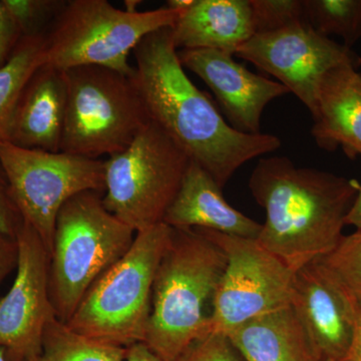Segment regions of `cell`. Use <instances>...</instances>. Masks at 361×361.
Segmentation results:
<instances>
[{"label": "cell", "mask_w": 361, "mask_h": 361, "mask_svg": "<svg viewBox=\"0 0 361 361\" xmlns=\"http://www.w3.org/2000/svg\"><path fill=\"white\" fill-rule=\"evenodd\" d=\"M0 163L23 222L35 230L49 255L59 211L80 193H104V160L65 152L0 145Z\"/></svg>", "instance_id": "9"}, {"label": "cell", "mask_w": 361, "mask_h": 361, "mask_svg": "<svg viewBox=\"0 0 361 361\" xmlns=\"http://www.w3.org/2000/svg\"><path fill=\"white\" fill-rule=\"evenodd\" d=\"M66 110L63 71L44 63L21 92L8 142L20 148L61 152Z\"/></svg>", "instance_id": "17"}, {"label": "cell", "mask_w": 361, "mask_h": 361, "mask_svg": "<svg viewBox=\"0 0 361 361\" xmlns=\"http://www.w3.org/2000/svg\"><path fill=\"white\" fill-rule=\"evenodd\" d=\"M344 361H361V306H358L356 316L355 336L350 348Z\"/></svg>", "instance_id": "31"}, {"label": "cell", "mask_w": 361, "mask_h": 361, "mask_svg": "<svg viewBox=\"0 0 361 361\" xmlns=\"http://www.w3.org/2000/svg\"><path fill=\"white\" fill-rule=\"evenodd\" d=\"M345 225L353 226L356 228V231H361V185H360L355 200L346 216Z\"/></svg>", "instance_id": "32"}, {"label": "cell", "mask_w": 361, "mask_h": 361, "mask_svg": "<svg viewBox=\"0 0 361 361\" xmlns=\"http://www.w3.org/2000/svg\"><path fill=\"white\" fill-rule=\"evenodd\" d=\"M254 35L251 0H194L172 27L177 51L219 49L235 54Z\"/></svg>", "instance_id": "18"}, {"label": "cell", "mask_w": 361, "mask_h": 361, "mask_svg": "<svg viewBox=\"0 0 361 361\" xmlns=\"http://www.w3.org/2000/svg\"><path fill=\"white\" fill-rule=\"evenodd\" d=\"M197 230L227 259L213 297L210 334L226 336L249 320L290 305L295 273L257 240Z\"/></svg>", "instance_id": "10"}, {"label": "cell", "mask_w": 361, "mask_h": 361, "mask_svg": "<svg viewBox=\"0 0 361 361\" xmlns=\"http://www.w3.org/2000/svg\"><path fill=\"white\" fill-rule=\"evenodd\" d=\"M317 361H336V360H318Z\"/></svg>", "instance_id": "36"}, {"label": "cell", "mask_w": 361, "mask_h": 361, "mask_svg": "<svg viewBox=\"0 0 361 361\" xmlns=\"http://www.w3.org/2000/svg\"><path fill=\"white\" fill-rule=\"evenodd\" d=\"M23 35L8 13L4 0H0V68L13 56Z\"/></svg>", "instance_id": "28"}, {"label": "cell", "mask_w": 361, "mask_h": 361, "mask_svg": "<svg viewBox=\"0 0 361 361\" xmlns=\"http://www.w3.org/2000/svg\"><path fill=\"white\" fill-rule=\"evenodd\" d=\"M177 361H245L224 334H210L195 341Z\"/></svg>", "instance_id": "26"}, {"label": "cell", "mask_w": 361, "mask_h": 361, "mask_svg": "<svg viewBox=\"0 0 361 361\" xmlns=\"http://www.w3.org/2000/svg\"><path fill=\"white\" fill-rule=\"evenodd\" d=\"M193 1L194 0H169L167 6L174 11H186L188 7L193 4Z\"/></svg>", "instance_id": "33"}, {"label": "cell", "mask_w": 361, "mask_h": 361, "mask_svg": "<svg viewBox=\"0 0 361 361\" xmlns=\"http://www.w3.org/2000/svg\"><path fill=\"white\" fill-rule=\"evenodd\" d=\"M63 0H4L23 37L44 35L66 6Z\"/></svg>", "instance_id": "24"}, {"label": "cell", "mask_w": 361, "mask_h": 361, "mask_svg": "<svg viewBox=\"0 0 361 361\" xmlns=\"http://www.w3.org/2000/svg\"><path fill=\"white\" fill-rule=\"evenodd\" d=\"M126 361H165L159 357L144 343L133 344L128 348Z\"/></svg>", "instance_id": "30"}, {"label": "cell", "mask_w": 361, "mask_h": 361, "mask_svg": "<svg viewBox=\"0 0 361 361\" xmlns=\"http://www.w3.org/2000/svg\"><path fill=\"white\" fill-rule=\"evenodd\" d=\"M245 361H317L291 305L249 320L226 334Z\"/></svg>", "instance_id": "19"}, {"label": "cell", "mask_w": 361, "mask_h": 361, "mask_svg": "<svg viewBox=\"0 0 361 361\" xmlns=\"http://www.w3.org/2000/svg\"><path fill=\"white\" fill-rule=\"evenodd\" d=\"M63 75L66 110L61 152L109 158L128 148L151 122L132 75L90 66Z\"/></svg>", "instance_id": "7"}, {"label": "cell", "mask_w": 361, "mask_h": 361, "mask_svg": "<svg viewBox=\"0 0 361 361\" xmlns=\"http://www.w3.org/2000/svg\"><path fill=\"white\" fill-rule=\"evenodd\" d=\"M249 189L266 213L256 240L295 273L338 245L360 185L274 156L258 161Z\"/></svg>", "instance_id": "2"}, {"label": "cell", "mask_w": 361, "mask_h": 361, "mask_svg": "<svg viewBox=\"0 0 361 361\" xmlns=\"http://www.w3.org/2000/svg\"><path fill=\"white\" fill-rule=\"evenodd\" d=\"M45 63L44 35L23 37L0 68V145L8 142L14 111L28 80Z\"/></svg>", "instance_id": "20"}, {"label": "cell", "mask_w": 361, "mask_h": 361, "mask_svg": "<svg viewBox=\"0 0 361 361\" xmlns=\"http://www.w3.org/2000/svg\"><path fill=\"white\" fill-rule=\"evenodd\" d=\"M255 35L306 23L302 0H251Z\"/></svg>", "instance_id": "25"}, {"label": "cell", "mask_w": 361, "mask_h": 361, "mask_svg": "<svg viewBox=\"0 0 361 361\" xmlns=\"http://www.w3.org/2000/svg\"><path fill=\"white\" fill-rule=\"evenodd\" d=\"M180 63L203 80L224 111L232 128L259 134L261 118L271 102L289 90L279 82L256 75L237 63L231 52L219 49L178 51Z\"/></svg>", "instance_id": "14"}, {"label": "cell", "mask_w": 361, "mask_h": 361, "mask_svg": "<svg viewBox=\"0 0 361 361\" xmlns=\"http://www.w3.org/2000/svg\"><path fill=\"white\" fill-rule=\"evenodd\" d=\"M0 361H8L7 360L6 353H4V348H0Z\"/></svg>", "instance_id": "35"}, {"label": "cell", "mask_w": 361, "mask_h": 361, "mask_svg": "<svg viewBox=\"0 0 361 361\" xmlns=\"http://www.w3.org/2000/svg\"><path fill=\"white\" fill-rule=\"evenodd\" d=\"M87 191L59 211L49 264V297L61 322L71 319L90 287L129 251L135 232Z\"/></svg>", "instance_id": "4"}, {"label": "cell", "mask_w": 361, "mask_h": 361, "mask_svg": "<svg viewBox=\"0 0 361 361\" xmlns=\"http://www.w3.org/2000/svg\"><path fill=\"white\" fill-rule=\"evenodd\" d=\"M23 219L14 203L8 180L0 163V235L16 238Z\"/></svg>", "instance_id": "27"}, {"label": "cell", "mask_w": 361, "mask_h": 361, "mask_svg": "<svg viewBox=\"0 0 361 361\" xmlns=\"http://www.w3.org/2000/svg\"><path fill=\"white\" fill-rule=\"evenodd\" d=\"M126 4V9L125 11H129V13H137V7L139 6V4H141V1H137V0H128V1H125Z\"/></svg>", "instance_id": "34"}, {"label": "cell", "mask_w": 361, "mask_h": 361, "mask_svg": "<svg viewBox=\"0 0 361 361\" xmlns=\"http://www.w3.org/2000/svg\"><path fill=\"white\" fill-rule=\"evenodd\" d=\"M235 56L269 73L302 102L314 106L318 85L325 73L342 65H360L353 49L320 35L306 23L252 37Z\"/></svg>", "instance_id": "11"}, {"label": "cell", "mask_w": 361, "mask_h": 361, "mask_svg": "<svg viewBox=\"0 0 361 361\" xmlns=\"http://www.w3.org/2000/svg\"><path fill=\"white\" fill-rule=\"evenodd\" d=\"M304 16L320 35H337L351 49L361 39V0H302Z\"/></svg>", "instance_id": "22"}, {"label": "cell", "mask_w": 361, "mask_h": 361, "mask_svg": "<svg viewBox=\"0 0 361 361\" xmlns=\"http://www.w3.org/2000/svg\"><path fill=\"white\" fill-rule=\"evenodd\" d=\"M319 261L361 306V231L342 237L334 250Z\"/></svg>", "instance_id": "23"}, {"label": "cell", "mask_w": 361, "mask_h": 361, "mask_svg": "<svg viewBox=\"0 0 361 361\" xmlns=\"http://www.w3.org/2000/svg\"><path fill=\"white\" fill-rule=\"evenodd\" d=\"M133 54V80L149 121L205 169L222 189L247 161L281 147L276 135L244 134L226 122L210 97L185 73L172 27L149 33Z\"/></svg>", "instance_id": "1"}, {"label": "cell", "mask_w": 361, "mask_h": 361, "mask_svg": "<svg viewBox=\"0 0 361 361\" xmlns=\"http://www.w3.org/2000/svg\"><path fill=\"white\" fill-rule=\"evenodd\" d=\"M227 259L197 229L172 228L157 269L144 343L165 361H177L195 341L210 334L212 300Z\"/></svg>", "instance_id": "3"}, {"label": "cell", "mask_w": 361, "mask_h": 361, "mask_svg": "<svg viewBox=\"0 0 361 361\" xmlns=\"http://www.w3.org/2000/svg\"><path fill=\"white\" fill-rule=\"evenodd\" d=\"M16 241V279L0 299V348L8 361H27L39 355L45 327L56 315L49 297L51 255L25 222Z\"/></svg>", "instance_id": "12"}, {"label": "cell", "mask_w": 361, "mask_h": 361, "mask_svg": "<svg viewBox=\"0 0 361 361\" xmlns=\"http://www.w3.org/2000/svg\"><path fill=\"white\" fill-rule=\"evenodd\" d=\"M183 11L165 6L129 13L106 0H68L44 33L45 63L61 71L103 66L132 75L129 58L137 45L173 27Z\"/></svg>", "instance_id": "6"}, {"label": "cell", "mask_w": 361, "mask_h": 361, "mask_svg": "<svg viewBox=\"0 0 361 361\" xmlns=\"http://www.w3.org/2000/svg\"><path fill=\"white\" fill-rule=\"evenodd\" d=\"M222 190L205 169L191 160L163 223L174 229H205L257 239L262 224L233 208Z\"/></svg>", "instance_id": "15"}, {"label": "cell", "mask_w": 361, "mask_h": 361, "mask_svg": "<svg viewBox=\"0 0 361 361\" xmlns=\"http://www.w3.org/2000/svg\"><path fill=\"white\" fill-rule=\"evenodd\" d=\"M18 261V245L16 238L0 235V283L13 269Z\"/></svg>", "instance_id": "29"}, {"label": "cell", "mask_w": 361, "mask_h": 361, "mask_svg": "<svg viewBox=\"0 0 361 361\" xmlns=\"http://www.w3.org/2000/svg\"><path fill=\"white\" fill-rule=\"evenodd\" d=\"M311 134L323 149L341 147L349 158L361 156V75L342 65L325 73L311 111Z\"/></svg>", "instance_id": "16"}, {"label": "cell", "mask_w": 361, "mask_h": 361, "mask_svg": "<svg viewBox=\"0 0 361 361\" xmlns=\"http://www.w3.org/2000/svg\"><path fill=\"white\" fill-rule=\"evenodd\" d=\"M171 235L172 228L165 223L135 233L129 251L87 292L68 327L126 348L145 342L157 269Z\"/></svg>", "instance_id": "5"}, {"label": "cell", "mask_w": 361, "mask_h": 361, "mask_svg": "<svg viewBox=\"0 0 361 361\" xmlns=\"http://www.w3.org/2000/svg\"><path fill=\"white\" fill-rule=\"evenodd\" d=\"M190 161L149 122L128 148L104 160V207L135 233L163 223Z\"/></svg>", "instance_id": "8"}, {"label": "cell", "mask_w": 361, "mask_h": 361, "mask_svg": "<svg viewBox=\"0 0 361 361\" xmlns=\"http://www.w3.org/2000/svg\"><path fill=\"white\" fill-rule=\"evenodd\" d=\"M290 305L317 360L344 361L355 336L360 305L322 261L295 272Z\"/></svg>", "instance_id": "13"}, {"label": "cell", "mask_w": 361, "mask_h": 361, "mask_svg": "<svg viewBox=\"0 0 361 361\" xmlns=\"http://www.w3.org/2000/svg\"><path fill=\"white\" fill-rule=\"evenodd\" d=\"M127 350L78 334L54 315L45 327L42 351L27 361H126Z\"/></svg>", "instance_id": "21"}]
</instances>
